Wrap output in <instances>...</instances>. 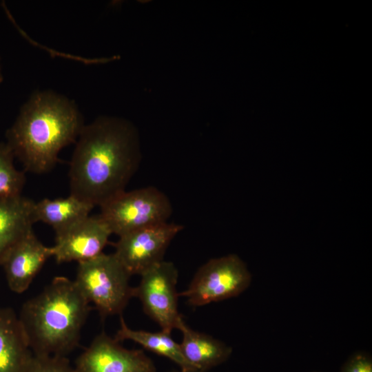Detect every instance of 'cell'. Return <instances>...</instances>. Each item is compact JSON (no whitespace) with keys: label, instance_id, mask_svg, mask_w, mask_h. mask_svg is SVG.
I'll return each instance as SVG.
<instances>
[{"label":"cell","instance_id":"obj_1","mask_svg":"<svg viewBox=\"0 0 372 372\" xmlns=\"http://www.w3.org/2000/svg\"><path fill=\"white\" fill-rule=\"evenodd\" d=\"M68 172L70 194L101 206L125 188L141 161L139 136L129 121L100 116L85 124Z\"/></svg>","mask_w":372,"mask_h":372},{"label":"cell","instance_id":"obj_2","mask_svg":"<svg viewBox=\"0 0 372 372\" xmlns=\"http://www.w3.org/2000/svg\"><path fill=\"white\" fill-rule=\"evenodd\" d=\"M84 125L72 100L53 91H37L7 130L6 143L25 171L44 174L54 168L63 147L76 143Z\"/></svg>","mask_w":372,"mask_h":372},{"label":"cell","instance_id":"obj_3","mask_svg":"<svg viewBox=\"0 0 372 372\" xmlns=\"http://www.w3.org/2000/svg\"><path fill=\"white\" fill-rule=\"evenodd\" d=\"M74 280L55 277L37 296L26 301L19 321L34 355L66 356L78 345L90 311Z\"/></svg>","mask_w":372,"mask_h":372},{"label":"cell","instance_id":"obj_4","mask_svg":"<svg viewBox=\"0 0 372 372\" xmlns=\"http://www.w3.org/2000/svg\"><path fill=\"white\" fill-rule=\"evenodd\" d=\"M130 276L114 253L103 252L79 262L74 282L86 300L92 302L104 318L122 313L134 297Z\"/></svg>","mask_w":372,"mask_h":372},{"label":"cell","instance_id":"obj_5","mask_svg":"<svg viewBox=\"0 0 372 372\" xmlns=\"http://www.w3.org/2000/svg\"><path fill=\"white\" fill-rule=\"evenodd\" d=\"M99 207V215L118 237L166 223L173 211L167 195L153 186L125 190Z\"/></svg>","mask_w":372,"mask_h":372},{"label":"cell","instance_id":"obj_6","mask_svg":"<svg viewBox=\"0 0 372 372\" xmlns=\"http://www.w3.org/2000/svg\"><path fill=\"white\" fill-rule=\"evenodd\" d=\"M251 282V275L244 261L236 254H228L203 265L178 296L191 306L200 307L238 296Z\"/></svg>","mask_w":372,"mask_h":372},{"label":"cell","instance_id":"obj_7","mask_svg":"<svg viewBox=\"0 0 372 372\" xmlns=\"http://www.w3.org/2000/svg\"><path fill=\"white\" fill-rule=\"evenodd\" d=\"M140 276L138 285L134 287V297L139 299L145 313L161 330L171 333L183 318L178 309L176 267L172 262L163 260Z\"/></svg>","mask_w":372,"mask_h":372},{"label":"cell","instance_id":"obj_8","mask_svg":"<svg viewBox=\"0 0 372 372\" xmlns=\"http://www.w3.org/2000/svg\"><path fill=\"white\" fill-rule=\"evenodd\" d=\"M183 229L166 222L133 231L119 237L114 254L130 276H140L164 260L167 248Z\"/></svg>","mask_w":372,"mask_h":372},{"label":"cell","instance_id":"obj_9","mask_svg":"<svg viewBox=\"0 0 372 372\" xmlns=\"http://www.w3.org/2000/svg\"><path fill=\"white\" fill-rule=\"evenodd\" d=\"M76 372H157L153 361L141 349H127L102 332L76 361Z\"/></svg>","mask_w":372,"mask_h":372},{"label":"cell","instance_id":"obj_10","mask_svg":"<svg viewBox=\"0 0 372 372\" xmlns=\"http://www.w3.org/2000/svg\"><path fill=\"white\" fill-rule=\"evenodd\" d=\"M112 234L99 214L90 215L56 233L52 257L58 263L90 260L103 253Z\"/></svg>","mask_w":372,"mask_h":372},{"label":"cell","instance_id":"obj_11","mask_svg":"<svg viewBox=\"0 0 372 372\" xmlns=\"http://www.w3.org/2000/svg\"><path fill=\"white\" fill-rule=\"evenodd\" d=\"M53 256L52 247L43 245L33 230L21 238L1 262L10 290L25 291L46 260Z\"/></svg>","mask_w":372,"mask_h":372},{"label":"cell","instance_id":"obj_12","mask_svg":"<svg viewBox=\"0 0 372 372\" xmlns=\"http://www.w3.org/2000/svg\"><path fill=\"white\" fill-rule=\"evenodd\" d=\"M34 203L22 195L0 197V265L9 251L32 231Z\"/></svg>","mask_w":372,"mask_h":372},{"label":"cell","instance_id":"obj_13","mask_svg":"<svg viewBox=\"0 0 372 372\" xmlns=\"http://www.w3.org/2000/svg\"><path fill=\"white\" fill-rule=\"evenodd\" d=\"M32 356L19 317L0 308V372H25Z\"/></svg>","mask_w":372,"mask_h":372},{"label":"cell","instance_id":"obj_14","mask_svg":"<svg viewBox=\"0 0 372 372\" xmlns=\"http://www.w3.org/2000/svg\"><path fill=\"white\" fill-rule=\"evenodd\" d=\"M183 335L180 343L182 353L194 369L203 372L225 362L232 349L212 336L190 328L182 318L178 324Z\"/></svg>","mask_w":372,"mask_h":372},{"label":"cell","instance_id":"obj_15","mask_svg":"<svg viewBox=\"0 0 372 372\" xmlns=\"http://www.w3.org/2000/svg\"><path fill=\"white\" fill-rule=\"evenodd\" d=\"M95 206L74 195L56 199L44 198L35 202L34 216L36 223L51 226L55 233L63 231L90 216Z\"/></svg>","mask_w":372,"mask_h":372},{"label":"cell","instance_id":"obj_16","mask_svg":"<svg viewBox=\"0 0 372 372\" xmlns=\"http://www.w3.org/2000/svg\"><path fill=\"white\" fill-rule=\"evenodd\" d=\"M114 339L118 342L125 340L133 341L152 353L168 358L181 369H194L185 359L180 344L172 339L170 333L163 330L159 332H149L132 329L127 325L123 316H121L120 328Z\"/></svg>","mask_w":372,"mask_h":372},{"label":"cell","instance_id":"obj_17","mask_svg":"<svg viewBox=\"0 0 372 372\" xmlns=\"http://www.w3.org/2000/svg\"><path fill=\"white\" fill-rule=\"evenodd\" d=\"M14 156L6 143H0V197L21 195L25 176L14 164Z\"/></svg>","mask_w":372,"mask_h":372},{"label":"cell","instance_id":"obj_18","mask_svg":"<svg viewBox=\"0 0 372 372\" xmlns=\"http://www.w3.org/2000/svg\"><path fill=\"white\" fill-rule=\"evenodd\" d=\"M25 372H76L66 356L34 355Z\"/></svg>","mask_w":372,"mask_h":372},{"label":"cell","instance_id":"obj_19","mask_svg":"<svg viewBox=\"0 0 372 372\" xmlns=\"http://www.w3.org/2000/svg\"><path fill=\"white\" fill-rule=\"evenodd\" d=\"M341 372H372L371 359L364 354H356L345 364Z\"/></svg>","mask_w":372,"mask_h":372},{"label":"cell","instance_id":"obj_20","mask_svg":"<svg viewBox=\"0 0 372 372\" xmlns=\"http://www.w3.org/2000/svg\"><path fill=\"white\" fill-rule=\"evenodd\" d=\"M172 372H203L198 369H181L180 371H172Z\"/></svg>","mask_w":372,"mask_h":372},{"label":"cell","instance_id":"obj_21","mask_svg":"<svg viewBox=\"0 0 372 372\" xmlns=\"http://www.w3.org/2000/svg\"><path fill=\"white\" fill-rule=\"evenodd\" d=\"M3 81V75H2V72H1V65H0V83Z\"/></svg>","mask_w":372,"mask_h":372}]
</instances>
